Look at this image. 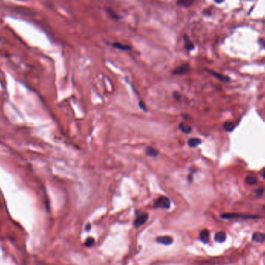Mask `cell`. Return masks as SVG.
Returning <instances> with one entry per match:
<instances>
[{"label":"cell","instance_id":"18","mask_svg":"<svg viewBox=\"0 0 265 265\" xmlns=\"http://www.w3.org/2000/svg\"><path fill=\"white\" fill-rule=\"evenodd\" d=\"M193 0H179L178 3L181 5H184V6H188V5H191Z\"/></svg>","mask_w":265,"mask_h":265},{"label":"cell","instance_id":"9","mask_svg":"<svg viewBox=\"0 0 265 265\" xmlns=\"http://www.w3.org/2000/svg\"><path fill=\"white\" fill-rule=\"evenodd\" d=\"M214 239H215V241L218 242V243H223L224 241L226 239V234H225V232H222V231L216 232L215 234V236H214Z\"/></svg>","mask_w":265,"mask_h":265},{"label":"cell","instance_id":"16","mask_svg":"<svg viewBox=\"0 0 265 265\" xmlns=\"http://www.w3.org/2000/svg\"><path fill=\"white\" fill-rule=\"evenodd\" d=\"M184 47L186 48V50H192V49L194 48V45H193V43L190 41L189 39L186 37V36H184Z\"/></svg>","mask_w":265,"mask_h":265},{"label":"cell","instance_id":"14","mask_svg":"<svg viewBox=\"0 0 265 265\" xmlns=\"http://www.w3.org/2000/svg\"><path fill=\"white\" fill-rule=\"evenodd\" d=\"M246 184H250V185H254L257 183V178L255 176H247L245 179Z\"/></svg>","mask_w":265,"mask_h":265},{"label":"cell","instance_id":"21","mask_svg":"<svg viewBox=\"0 0 265 265\" xmlns=\"http://www.w3.org/2000/svg\"><path fill=\"white\" fill-rule=\"evenodd\" d=\"M90 229H91V225H90V224H88V225H87V226H86V230L87 231L90 230Z\"/></svg>","mask_w":265,"mask_h":265},{"label":"cell","instance_id":"10","mask_svg":"<svg viewBox=\"0 0 265 265\" xmlns=\"http://www.w3.org/2000/svg\"><path fill=\"white\" fill-rule=\"evenodd\" d=\"M179 129L184 133H190L191 130H192V128H191V126H189L188 124L184 123V122H181V123L179 124Z\"/></svg>","mask_w":265,"mask_h":265},{"label":"cell","instance_id":"11","mask_svg":"<svg viewBox=\"0 0 265 265\" xmlns=\"http://www.w3.org/2000/svg\"><path fill=\"white\" fill-rule=\"evenodd\" d=\"M201 143V139H198V138H190L188 139V144L190 147H195V146H198Z\"/></svg>","mask_w":265,"mask_h":265},{"label":"cell","instance_id":"22","mask_svg":"<svg viewBox=\"0 0 265 265\" xmlns=\"http://www.w3.org/2000/svg\"><path fill=\"white\" fill-rule=\"evenodd\" d=\"M262 176H263V178L265 179V169H263V170H262Z\"/></svg>","mask_w":265,"mask_h":265},{"label":"cell","instance_id":"1","mask_svg":"<svg viewBox=\"0 0 265 265\" xmlns=\"http://www.w3.org/2000/svg\"><path fill=\"white\" fill-rule=\"evenodd\" d=\"M221 218L225 219H258V216L256 215H248L244 214H237V213H226L221 215Z\"/></svg>","mask_w":265,"mask_h":265},{"label":"cell","instance_id":"12","mask_svg":"<svg viewBox=\"0 0 265 265\" xmlns=\"http://www.w3.org/2000/svg\"><path fill=\"white\" fill-rule=\"evenodd\" d=\"M146 153L148 156L150 157H157L158 155V151L152 146H147L146 149Z\"/></svg>","mask_w":265,"mask_h":265},{"label":"cell","instance_id":"15","mask_svg":"<svg viewBox=\"0 0 265 265\" xmlns=\"http://www.w3.org/2000/svg\"><path fill=\"white\" fill-rule=\"evenodd\" d=\"M223 128L225 131L227 132H231L234 129L235 125L232 123V122H225L223 124Z\"/></svg>","mask_w":265,"mask_h":265},{"label":"cell","instance_id":"6","mask_svg":"<svg viewBox=\"0 0 265 265\" xmlns=\"http://www.w3.org/2000/svg\"><path fill=\"white\" fill-rule=\"evenodd\" d=\"M252 239L256 243H263L265 240V234L261 232H254L252 236Z\"/></svg>","mask_w":265,"mask_h":265},{"label":"cell","instance_id":"19","mask_svg":"<svg viewBox=\"0 0 265 265\" xmlns=\"http://www.w3.org/2000/svg\"><path fill=\"white\" fill-rule=\"evenodd\" d=\"M139 106L140 107V108H142V109H143V110H146V105H145V104L143 103V101H141V100H140V101H139Z\"/></svg>","mask_w":265,"mask_h":265},{"label":"cell","instance_id":"17","mask_svg":"<svg viewBox=\"0 0 265 265\" xmlns=\"http://www.w3.org/2000/svg\"><path fill=\"white\" fill-rule=\"evenodd\" d=\"M94 244H95V239H94V238L92 237L88 238V239H86V241H85V243H84V245H85L86 246H88V247H91V246H92Z\"/></svg>","mask_w":265,"mask_h":265},{"label":"cell","instance_id":"3","mask_svg":"<svg viewBox=\"0 0 265 265\" xmlns=\"http://www.w3.org/2000/svg\"><path fill=\"white\" fill-rule=\"evenodd\" d=\"M148 219V214L147 213H141L139 214V215H137V217L136 218V219L134 220V226L135 227H139L143 225L145 222L147 221Z\"/></svg>","mask_w":265,"mask_h":265},{"label":"cell","instance_id":"13","mask_svg":"<svg viewBox=\"0 0 265 265\" xmlns=\"http://www.w3.org/2000/svg\"><path fill=\"white\" fill-rule=\"evenodd\" d=\"M112 46L116 49H119V50H132V47L130 46H128V45H124L122 43H115L112 44Z\"/></svg>","mask_w":265,"mask_h":265},{"label":"cell","instance_id":"8","mask_svg":"<svg viewBox=\"0 0 265 265\" xmlns=\"http://www.w3.org/2000/svg\"><path fill=\"white\" fill-rule=\"evenodd\" d=\"M199 239L200 240L204 243H208V240H209V232L207 229H203L200 232L199 235Z\"/></svg>","mask_w":265,"mask_h":265},{"label":"cell","instance_id":"2","mask_svg":"<svg viewBox=\"0 0 265 265\" xmlns=\"http://www.w3.org/2000/svg\"><path fill=\"white\" fill-rule=\"evenodd\" d=\"M170 206V201L168 198L165 196H160L156 200L153 207L156 208H163L168 209Z\"/></svg>","mask_w":265,"mask_h":265},{"label":"cell","instance_id":"4","mask_svg":"<svg viewBox=\"0 0 265 265\" xmlns=\"http://www.w3.org/2000/svg\"><path fill=\"white\" fill-rule=\"evenodd\" d=\"M189 71V65L188 64H181V66L177 67L173 71V74H177V75H181V74H184L187 73Z\"/></svg>","mask_w":265,"mask_h":265},{"label":"cell","instance_id":"7","mask_svg":"<svg viewBox=\"0 0 265 265\" xmlns=\"http://www.w3.org/2000/svg\"><path fill=\"white\" fill-rule=\"evenodd\" d=\"M208 71L210 73V74H212V75H213L214 77H216L217 79H219V81H223V82H225V83H228V82H229V81H230V79H229V78L228 77H226V76L222 75V74H219V73H216V72H215V71H209V70H208Z\"/></svg>","mask_w":265,"mask_h":265},{"label":"cell","instance_id":"20","mask_svg":"<svg viewBox=\"0 0 265 265\" xmlns=\"http://www.w3.org/2000/svg\"><path fill=\"white\" fill-rule=\"evenodd\" d=\"M263 188H260V189H258L257 190V191H256V194H257V195H261L262 194V193H263Z\"/></svg>","mask_w":265,"mask_h":265},{"label":"cell","instance_id":"23","mask_svg":"<svg viewBox=\"0 0 265 265\" xmlns=\"http://www.w3.org/2000/svg\"><path fill=\"white\" fill-rule=\"evenodd\" d=\"M224 0H215V2H216L217 3H221V2H223Z\"/></svg>","mask_w":265,"mask_h":265},{"label":"cell","instance_id":"5","mask_svg":"<svg viewBox=\"0 0 265 265\" xmlns=\"http://www.w3.org/2000/svg\"><path fill=\"white\" fill-rule=\"evenodd\" d=\"M156 241H157V243H160V244L170 245L173 243V239L172 237L169 236H163L156 238Z\"/></svg>","mask_w":265,"mask_h":265}]
</instances>
